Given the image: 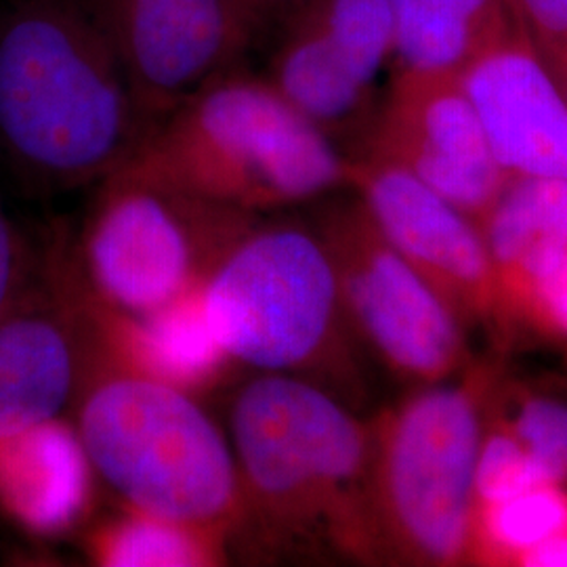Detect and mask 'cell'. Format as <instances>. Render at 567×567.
Returning a JSON list of instances; mask_svg holds the SVG:
<instances>
[{
  "instance_id": "cell-28",
  "label": "cell",
  "mask_w": 567,
  "mask_h": 567,
  "mask_svg": "<svg viewBox=\"0 0 567 567\" xmlns=\"http://www.w3.org/2000/svg\"><path fill=\"white\" fill-rule=\"evenodd\" d=\"M567 93V53H543Z\"/></svg>"
},
{
  "instance_id": "cell-19",
  "label": "cell",
  "mask_w": 567,
  "mask_h": 567,
  "mask_svg": "<svg viewBox=\"0 0 567 567\" xmlns=\"http://www.w3.org/2000/svg\"><path fill=\"white\" fill-rule=\"evenodd\" d=\"M486 217L492 261L515 269L532 250L566 243L567 179L508 177Z\"/></svg>"
},
{
  "instance_id": "cell-15",
  "label": "cell",
  "mask_w": 567,
  "mask_h": 567,
  "mask_svg": "<svg viewBox=\"0 0 567 567\" xmlns=\"http://www.w3.org/2000/svg\"><path fill=\"white\" fill-rule=\"evenodd\" d=\"M65 267L86 320L95 360L200 400L227 385L238 370L208 320L204 284L173 303L128 313L89 299L74 280L68 259Z\"/></svg>"
},
{
  "instance_id": "cell-1",
  "label": "cell",
  "mask_w": 567,
  "mask_h": 567,
  "mask_svg": "<svg viewBox=\"0 0 567 567\" xmlns=\"http://www.w3.org/2000/svg\"><path fill=\"white\" fill-rule=\"evenodd\" d=\"M150 122L100 0H11L0 13V154L41 192L100 185Z\"/></svg>"
},
{
  "instance_id": "cell-7",
  "label": "cell",
  "mask_w": 567,
  "mask_h": 567,
  "mask_svg": "<svg viewBox=\"0 0 567 567\" xmlns=\"http://www.w3.org/2000/svg\"><path fill=\"white\" fill-rule=\"evenodd\" d=\"M480 416L463 389H429L370 426L368 498L379 548L450 561L465 550Z\"/></svg>"
},
{
  "instance_id": "cell-17",
  "label": "cell",
  "mask_w": 567,
  "mask_h": 567,
  "mask_svg": "<svg viewBox=\"0 0 567 567\" xmlns=\"http://www.w3.org/2000/svg\"><path fill=\"white\" fill-rule=\"evenodd\" d=\"M82 547L100 567H217L234 550L217 529L124 505L84 527Z\"/></svg>"
},
{
  "instance_id": "cell-22",
  "label": "cell",
  "mask_w": 567,
  "mask_h": 567,
  "mask_svg": "<svg viewBox=\"0 0 567 567\" xmlns=\"http://www.w3.org/2000/svg\"><path fill=\"white\" fill-rule=\"evenodd\" d=\"M513 433L553 484L567 482V404L532 398L519 408Z\"/></svg>"
},
{
  "instance_id": "cell-12",
  "label": "cell",
  "mask_w": 567,
  "mask_h": 567,
  "mask_svg": "<svg viewBox=\"0 0 567 567\" xmlns=\"http://www.w3.org/2000/svg\"><path fill=\"white\" fill-rule=\"evenodd\" d=\"M100 2L150 126L238 65L255 42L231 0Z\"/></svg>"
},
{
  "instance_id": "cell-20",
  "label": "cell",
  "mask_w": 567,
  "mask_h": 567,
  "mask_svg": "<svg viewBox=\"0 0 567 567\" xmlns=\"http://www.w3.org/2000/svg\"><path fill=\"white\" fill-rule=\"evenodd\" d=\"M489 543L517 555L540 547L567 529V494L557 484H543L484 507Z\"/></svg>"
},
{
  "instance_id": "cell-18",
  "label": "cell",
  "mask_w": 567,
  "mask_h": 567,
  "mask_svg": "<svg viewBox=\"0 0 567 567\" xmlns=\"http://www.w3.org/2000/svg\"><path fill=\"white\" fill-rule=\"evenodd\" d=\"M395 23L393 70L454 74L515 13L508 0H386Z\"/></svg>"
},
{
  "instance_id": "cell-24",
  "label": "cell",
  "mask_w": 567,
  "mask_h": 567,
  "mask_svg": "<svg viewBox=\"0 0 567 567\" xmlns=\"http://www.w3.org/2000/svg\"><path fill=\"white\" fill-rule=\"evenodd\" d=\"M42 255L25 240L0 200V318L20 301L41 269Z\"/></svg>"
},
{
  "instance_id": "cell-25",
  "label": "cell",
  "mask_w": 567,
  "mask_h": 567,
  "mask_svg": "<svg viewBox=\"0 0 567 567\" xmlns=\"http://www.w3.org/2000/svg\"><path fill=\"white\" fill-rule=\"evenodd\" d=\"M543 53H567V0H508Z\"/></svg>"
},
{
  "instance_id": "cell-23",
  "label": "cell",
  "mask_w": 567,
  "mask_h": 567,
  "mask_svg": "<svg viewBox=\"0 0 567 567\" xmlns=\"http://www.w3.org/2000/svg\"><path fill=\"white\" fill-rule=\"evenodd\" d=\"M515 271L548 320L567 332V240L532 250Z\"/></svg>"
},
{
  "instance_id": "cell-9",
  "label": "cell",
  "mask_w": 567,
  "mask_h": 567,
  "mask_svg": "<svg viewBox=\"0 0 567 567\" xmlns=\"http://www.w3.org/2000/svg\"><path fill=\"white\" fill-rule=\"evenodd\" d=\"M278 32L265 76L332 142L358 128L364 142L381 105L379 81L395 61L386 0H307Z\"/></svg>"
},
{
  "instance_id": "cell-26",
  "label": "cell",
  "mask_w": 567,
  "mask_h": 567,
  "mask_svg": "<svg viewBox=\"0 0 567 567\" xmlns=\"http://www.w3.org/2000/svg\"><path fill=\"white\" fill-rule=\"evenodd\" d=\"M252 41L269 30H278L307 0H231Z\"/></svg>"
},
{
  "instance_id": "cell-3",
  "label": "cell",
  "mask_w": 567,
  "mask_h": 567,
  "mask_svg": "<svg viewBox=\"0 0 567 567\" xmlns=\"http://www.w3.org/2000/svg\"><path fill=\"white\" fill-rule=\"evenodd\" d=\"M121 168L265 217L349 185L351 161L267 76L238 63L156 122Z\"/></svg>"
},
{
  "instance_id": "cell-14",
  "label": "cell",
  "mask_w": 567,
  "mask_h": 567,
  "mask_svg": "<svg viewBox=\"0 0 567 567\" xmlns=\"http://www.w3.org/2000/svg\"><path fill=\"white\" fill-rule=\"evenodd\" d=\"M351 161L349 187L372 224L440 292L486 290L492 257L468 215L398 164L360 154ZM444 295V292H442Z\"/></svg>"
},
{
  "instance_id": "cell-5",
  "label": "cell",
  "mask_w": 567,
  "mask_h": 567,
  "mask_svg": "<svg viewBox=\"0 0 567 567\" xmlns=\"http://www.w3.org/2000/svg\"><path fill=\"white\" fill-rule=\"evenodd\" d=\"M203 292L215 337L238 368L328 391L351 379L339 280L316 229L259 217Z\"/></svg>"
},
{
  "instance_id": "cell-27",
  "label": "cell",
  "mask_w": 567,
  "mask_h": 567,
  "mask_svg": "<svg viewBox=\"0 0 567 567\" xmlns=\"http://www.w3.org/2000/svg\"><path fill=\"white\" fill-rule=\"evenodd\" d=\"M522 564L532 567H567V529L540 547L529 550L522 557Z\"/></svg>"
},
{
  "instance_id": "cell-8",
  "label": "cell",
  "mask_w": 567,
  "mask_h": 567,
  "mask_svg": "<svg viewBox=\"0 0 567 567\" xmlns=\"http://www.w3.org/2000/svg\"><path fill=\"white\" fill-rule=\"evenodd\" d=\"M316 231L334 265L347 324L393 372L421 381L446 374L461 351L446 297L386 243L360 198L324 213Z\"/></svg>"
},
{
  "instance_id": "cell-2",
  "label": "cell",
  "mask_w": 567,
  "mask_h": 567,
  "mask_svg": "<svg viewBox=\"0 0 567 567\" xmlns=\"http://www.w3.org/2000/svg\"><path fill=\"white\" fill-rule=\"evenodd\" d=\"M225 431L243 486L238 550L265 559L324 543L353 557L379 555L370 426L337 393L255 372L234 389Z\"/></svg>"
},
{
  "instance_id": "cell-6",
  "label": "cell",
  "mask_w": 567,
  "mask_h": 567,
  "mask_svg": "<svg viewBox=\"0 0 567 567\" xmlns=\"http://www.w3.org/2000/svg\"><path fill=\"white\" fill-rule=\"evenodd\" d=\"M74 250H65L82 292L142 313L200 288L259 217L147 182L118 168L95 185Z\"/></svg>"
},
{
  "instance_id": "cell-4",
  "label": "cell",
  "mask_w": 567,
  "mask_h": 567,
  "mask_svg": "<svg viewBox=\"0 0 567 567\" xmlns=\"http://www.w3.org/2000/svg\"><path fill=\"white\" fill-rule=\"evenodd\" d=\"M70 416L100 484L121 505L217 529L236 548L238 465L200 398L93 358Z\"/></svg>"
},
{
  "instance_id": "cell-16",
  "label": "cell",
  "mask_w": 567,
  "mask_h": 567,
  "mask_svg": "<svg viewBox=\"0 0 567 567\" xmlns=\"http://www.w3.org/2000/svg\"><path fill=\"white\" fill-rule=\"evenodd\" d=\"M100 477L70 414L0 442V511L39 538L93 522Z\"/></svg>"
},
{
  "instance_id": "cell-13",
  "label": "cell",
  "mask_w": 567,
  "mask_h": 567,
  "mask_svg": "<svg viewBox=\"0 0 567 567\" xmlns=\"http://www.w3.org/2000/svg\"><path fill=\"white\" fill-rule=\"evenodd\" d=\"M508 177H566L567 93L524 23L513 16L458 72Z\"/></svg>"
},
{
  "instance_id": "cell-10",
  "label": "cell",
  "mask_w": 567,
  "mask_h": 567,
  "mask_svg": "<svg viewBox=\"0 0 567 567\" xmlns=\"http://www.w3.org/2000/svg\"><path fill=\"white\" fill-rule=\"evenodd\" d=\"M362 145L364 156L410 171L466 215H486L508 179L458 72L395 68Z\"/></svg>"
},
{
  "instance_id": "cell-21",
  "label": "cell",
  "mask_w": 567,
  "mask_h": 567,
  "mask_svg": "<svg viewBox=\"0 0 567 567\" xmlns=\"http://www.w3.org/2000/svg\"><path fill=\"white\" fill-rule=\"evenodd\" d=\"M543 484L553 482L513 431L494 433L482 442L473 480V494L480 505L487 507Z\"/></svg>"
},
{
  "instance_id": "cell-11",
  "label": "cell",
  "mask_w": 567,
  "mask_h": 567,
  "mask_svg": "<svg viewBox=\"0 0 567 567\" xmlns=\"http://www.w3.org/2000/svg\"><path fill=\"white\" fill-rule=\"evenodd\" d=\"M91 360L63 250H49L32 286L0 318V442L70 414Z\"/></svg>"
}]
</instances>
